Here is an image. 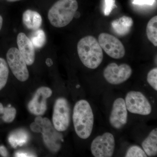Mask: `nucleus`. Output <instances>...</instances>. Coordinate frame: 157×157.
I'll list each match as a JSON object with an SVG mask.
<instances>
[{
    "label": "nucleus",
    "mask_w": 157,
    "mask_h": 157,
    "mask_svg": "<svg viewBox=\"0 0 157 157\" xmlns=\"http://www.w3.org/2000/svg\"><path fill=\"white\" fill-rule=\"evenodd\" d=\"M73 120L74 129L78 137L82 139L89 137L94 126V115L87 101L81 100L76 102L73 108Z\"/></svg>",
    "instance_id": "nucleus-1"
},
{
    "label": "nucleus",
    "mask_w": 157,
    "mask_h": 157,
    "mask_svg": "<svg viewBox=\"0 0 157 157\" xmlns=\"http://www.w3.org/2000/svg\"><path fill=\"white\" fill-rule=\"evenodd\" d=\"M77 48L78 57L86 67L95 69L103 61L102 48L98 40L93 36H86L80 39Z\"/></svg>",
    "instance_id": "nucleus-2"
},
{
    "label": "nucleus",
    "mask_w": 157,
    "mask_h": 157,
    "mask_svg": "<svg viewBox=\"0 0 157 157\" xmlns=\"http://www.w3.org/2000/svg\"><path fill=\"white\" fill-rule=\"evenodd\" d=\"M78 9L76 0H58L48 11V20L55 27H64L73 20Z\"/></svg>",
    "instance_id": "nucleus-3"
},
{
    "label": "nucleus",
    "mask_w": 157,
    "mask_h": 157,
    "mask_svg": "<svg viewBox=\"0 0 157 157\" xmlns=\"http://www.w3.org/2000/svg\"><path fill=\"white\" fill-rule=\"evenodd\" d=\"M124 101L127 110L132 113L141 115H148L151 113V104L140 92H129L127 93Z\"/></svg>",
    "instance_id": "nucleus-4"
},
{
    "label": "nucleus",
    "mask_w": 157,
    "mask_h": 157,
    "mask_svg": "<svg viewBox=\"0 0 157 157\" xmlns=\"http://www.w3.org/2000/svg\"><path fill=\"white\" fill-rule=\"evenodd\" d=\"M70 108L69 102L65 98L57 99L54 106L52 122L58 132L67 129L70 124Z\"/></svg>",
    "instance_id": "nucleus-5"
},
{
    "label": "nucleus",
    "mask_w": 157,
    "mask_h": 157,
    "mask_svg": "<svg viewBox=\"0 0 157 157\" xmlns=\"http://www.w3.org/2000/svg\"><path fill=\"white\" fill-rule=\"evenodd\" d=\"M6 58L10 69L14 76L21 82L26 81L29 72L25 60L17 48L12 47L7 52Z\"/></svg>",
    "instance_id": "nucleus-6"
},
{
    "label": "nucleus",
    "mask_w": 157,
    "mask_h": 157,
    "mask_svg": "<svg viewBox=\"0 0 157 157\" xmlns=\"http://www.w3.org/2000/svg\"><path fill=\"white\" fill-rule=\"evenodd\" d=\"M115 141L111 133L106 132L95 138L92 142L91 151L95 157H110L113 154Z\"/></svg>",
    "instance_id": "nucleus-7"
},
{
    "label": "nucleus",
    "mask_w": 157,
    "mask_h": 157,
    "mask_svg": "<svg viewBox=\"0 0 157 157\" xmlns=\"http://www.w3.org/2000/svg\"><path fill=\"white\" fill-rule=\"evenodd\" d=\"M132 73L131 67L127 64L118 65L110 63L104 69L103 75L107 82L112 85L123 83L130 78Z\"/></svg>",
    "instance_id": "nucleus-8"
},
{
    "label": "nucleus",
    "mask_w": 157,
    "mask_h": 157,
    "mask_svg": "<svg viewBox=\"0 0 157 157\" xmlns=\"http://www.w3.org/2000/svg\"><path fill=\"white\" fill-rule=\"evenodd\" d=\"M101 48L112 58L121 59L125 54L123 44L117 38L106 33H102L98 37Z\"/></svg>",
    "instance_id": "nucleus-9"
},
{
    "label": "nucleus",
    "mask_w": 157,
    "mask_h": 157,
    "mask_svg": "<svg viewBox=\"0 0 157 157\" xmlns=\"http://www.w3.org/2000/svg\"><path fill=\"white\" fill-rule=\"evenodd\" d=\"M52 93L49 88H39L28 105L29 112L38 116L44 115L47 109V99L50 98Z\"/></svg>",
    "instance_id": "nucleus-10"
},
{
    "label": "nucleus",
    "mask_w": 157,
    "mask_h": 157,
    "mask_svg": "<svg viewBox=\"0 0 157 157\" xmlns=\"http://www.w3.org/2000/svg\"><path fill=\"white\" fill-rule=\"evenodd\" d=\"M42 133L44 143L51 151L57 152L60 148L62 140L60 134L52 126L50 120L47 118H43L42 125Z\"/></svg>",
    "instance_id": "nucleus-11"
},
{
    "label": "nucleus",
    "mask_w": 157,
    "mask_h": 157,
    "mask_svg": "<svg viewBox=\"0 0 157 157\" xmlns=\"http://www.w3.org/2000/svg\"><path fill=\"white\" fill-rule=\"evenodd\" d=\"M128 113L124 100L118 98L114 101L109 121L113 128L120 129L128 122Z\"/></svg>",
    "instance_id": "nucleus-12"
},
{
    "label": "nucleus",
    "mask_w": 157,
    "mask_h": 157,
    "mask_svg": "<svg viewBox=\"0 0 157 157\" xmlns=\"http://www.w3.org/2000/svg\"><path fill=\"white\" fill-rule=\"evenodd\" d=\"M17 43L18 50L27 65H33L35 62L36 54L35 47L30 39L24 33H20L17 36Z\"/></svg>",
    "instance_id": "nucleus-13"
},
{
    "label": "nucleus",
    "mask_w": 157,
    "mask_h": 157,
    "mask_svg": "<svg viewBox=\"0 0 157 157\" xmlns=\"http://www.w3.org/2000/svg\"><path fill=\"white\" fill-rule=\"evenodd\" d=\"M22 22L27 29L35 31L40 28L42 25V16L36 11L28 9L22 14Z\"/></svg>",
    "instance_id": "nucleus-14"
},
{
    "label": "nucleus",
    "mask_w": 157,
    "mask_h": 157,
    "mask_svg": "<svg viewBox=\"0 0 157 157\" xmlns=\"http://www.w3.org/2000/svg\"><path fill=\"white\" fill-rule=\"evenodd\" d=\"M133 23L132 17L123 16L113 21L111 25L116 33L119 36H124L130 33Z\"/></svg>",
    "instance_id": "nucleus-15"
},
{
    "label": "nucleus",
    "mask_w": 157,
    "mask_h": 157,
    "mask_svg": "<svg viewBox=\"0 0 157 157\" xmlns=\"http://www.w3.org/2000/svg\"><path fill=\"white\" fill-rule=\"evenodd\" d=\"M142 148L147 156L152 157L157 154V129H153L144 139L142 144Z\"/></svg>",
    "instance_id": "nucleus-16"
},
{
    "label": "nucleus",
    "mask_w": 157,
    "mask_h": 157,
    "mask_svg": "<svg viewBox=\"0 0 157 157\" xmlns=\"http://www.w3.org/2000/svg\"><path fill=\"white\" fill-rule=\"evenodd\" d=\"M147 39L153 44L157 46V16H154L147 23L146 27Z\"/></svg>",
    "instance_id": "nucleus-17"
},
{
    "label": "nucleus",
    "mask_w": 157,
    "mask_h": 157,
    "mask_svg": "<svg viewBox=\"0 0 157 157\" xmlns=\"http://www.w3.org/2000/svg\"><path fill=\"white\" fill-rule=\"evenodd\" d=\"M30 39L35 48H40L43 47L46 43V35L43 30L39 29L34 31Z\"/></svg>",
    "instance_id": "nucleus-18"
},
{
    "label": "nucleus",
    "mask_w": 157,
    "mask_h": 157,
    "mask_svg": "<svg viewBox=\"0 0 157 157\" xmlns=\"http://www.w3.org/2000/svg\"><path fill=\"white\" fill-rule=\"evenodd\" d=\"M28 139V135L25 132L21 131L11 134L9 136V140L11 146L16 147L17 145H23L27 141Z\"/></svg>",
    "instance_id": "nucleus-19"
},
{
    "label": "nucleus",
    "mask_w": 157,
    "mask_h": 157,
    "mask_svg": "<svg viewBox=\"0 0 157 157\" xmlns=\"http://www.w3.org/2000/svg\"><path fill=\"white\" fill-rule=\"evenodd\" d=\"M9 75L8 64L4 59L0 57V90L6 85Z\"/></svg>",
    "instance_id": "nucleus-20"
},
{
    "label": "nucleus",
    "mask_w": 157,
    "mask_h": 157,
    "mask_svg": "<svg viewBox=\"0 0 157 157\" xmlns=\"http://www.w3.org/2000/svg\"><path fill=\"white\" fill-rule=\"evenodd\" d=\"M16 114V110L15 108L9 105L7 107H4L2 118L5 122L10 123L14 120Z\"/></svg>",
    "instance_id": "nucleus-21"
},
{
    "label": "nucleus",
    "mask_w": 157,
    "mask_h": 157,
    "mask_svg": "<svg viewBox=\"0 0 157 157\" xmlns=\"http://www.w3.org/2000/svg\"><path fill=\"white\" fill-rule=\"evenodd\" d=\"M126 157H147V155L143 149L137 145L129 147L126 153Z\"/></svg>",
    "instance_id": "nucleus-22"
},
{
    "label": "nucleus",
    "mask_w": 157,
    "mask_h": 157,
    "mask_svg": "<svg viewBox=\"0 0 157 157\" xmlns=\"http://www.w3.org/2000/svg\"><path fill=\"white\" fill-rule=\"evenodd\" d=\"M148 84L155 91H157V68H155L148 72L147 75Z\"/></svg>",
    "instance_id": "nucleus-23"
},
{
    "label": "nucleus",
    "mask_w": 157,
    "mask_h": 157,
    "mask_svg": "<svg viewBox=\"0 0 157 157\" xmlns=\"http://www.w3.org/2000/svg\"><path fill=\"white\" fill-rule=\"evenodd\" d=\"M115 0H104V14L108 16L111 13L115 6Z\"/></svg>",
    "instance_id": "nucleus-24"
},
{
    "label": "nucleus",
    "mask_w": 157,
    "mask_h": 157,
    "mask_svg": "<svg viewBox=\"0 0 157 157\" xmlns=\"http://www.w3.org/2000/svg\"><path fill=\"white\" fill-rule=\"evenodd\" d=\"M155 0H133L132 3L135 5H148L152 6L155 2Z\"/></svg>",
    "instance_id": "nucleus-25"
},
{
    "label": "nucleus",
    "mask_w": 157,
    "mask_h": 157,
    "mask_svg": "<svg viewBox=\"0 0 157 157\" xmlns=\"http://www.w3.org/2000/svg\"><path fill=\"white\" fill-rule=\"evenodd\" d=\"M30 128L32 131L36 133L42 132V127L35 122L31 124Z\"/></svg>",
    "instance_id": "nucleus-26"
},
{
    "label": "nucleus",
    "mask_w": 157,
    "mask_h": 157,
    "mask_svg": "<svg viewBox=\"0 0 157 157\" xmlns=\"http://www.w3.org/2000/svg\"><path fill=\"white\" fill-rule=\"evenodd\" d=\"M0 155L3 157L8 156V152L5 146H0Z\"/></svg>",
    "instance_id": "nucleus-27"
},
{
    "label": "nucleus",
    "mask_w": 157,
    "mask_h": 157,
    "mask_svg": "<svg viewBox=\"0 0 157 157\" xmlns=\"http://www.w3.org/2000/svg\"><path fill=\"white\" fill-rule=\"evenodd\" d=\"M15 156L16 157H34L35 156L33 155L28 154L25 152H17L15 154Z\"/></svg>",
    "instance_id": "nucleus-28"
},
{
    "label": "nucleus",
    "mask_w": 157,
    "mask_h": 157,
    "mask_svg": "<svg viewBox=\"0 0 157 157\" xmlns=\"http://www.w3.org/2000/svg\"><path fill=\"white\" fill-rule=\"evenodd\" d=\"M3 23V18L2 17V15H0V31L2 29V27Z\"/></svg>",
    "instance_id": "nucleus-29"
},
{
    "label": "nucleus",
    "mask_w": 157,
    "mask_h": 157,
    "mask_svg": "<svg viewBox=\"0 0 157 157\" xmlns=\"http://www.w3.org/2000/svg\"><path fill=\"white\" fill-rule=\"evenodd\" d=\"M4 107H3L2 104L0 103V114H2L4 111Z\"/></svg>",
    "instance_id": "nucleus-30"
},
{
    "label": "nucleus",
    "mask_w": 157,
    "mask_h": 157,
    "mask_svg": "<svg viewBox=\"0 0 157 157\" xmlns=\"http://www.w3.org/2000/svg\"><path fill=\"white\" fill-rule=\"evenodd\" d=\"M6 1L9 2H18L21 0H6Z\"/></svg>",
    "instance_id": "nucleus-31"
}]
</instances>
